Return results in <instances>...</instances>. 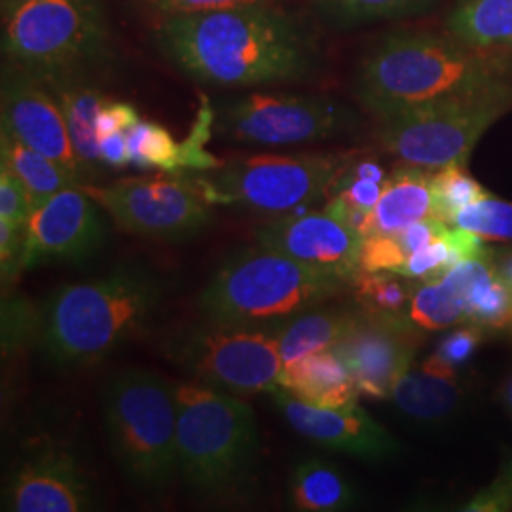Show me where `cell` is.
Masks as SVG:
<instances>
[{
    "label": "cell",
    "mask_w": 512,
    "mask_h": 512,
    "mask_svg": "<svg viewBox=\"0 0 512 512\" xmlns=\"http://www.w3.org/2000/svg\"><path fill=\"white\" fill-rule=\"evenodd\" d=\"M156 44L188 78L224 88L298 80L315 61L308 29L270 2L164 18Z\"/></svg>",
    "instance_id": "6da1fadb"
},
{
    "label": "cell",
    "mask_w": 512,
    "mask_h": 512,
    "mask_svg": "<svg viewBox=\"0 0 512 512\" xmlns=\"http://www.w3.org/2000/svg\"><path fill=\"white\" fill-rule=\"evenodd\" d=\"M164 277L143 264L57 289L38 315V344L59 368L103 361L152 323L167 296Z\"/></svg>",
    "instance_id": "7a4b0ae2"
},
{
    "label": "cell",
    "mask_w": 512,
    "mask_h": 512,
    "mask_svg": "<svg viewBox=\"0 0 512 512\" xmlns=\"http://www.w3.org/2000/svg\"><path fill=\"white\" fill-rule=\"evenodd\" d=\"M512 80V59L456 38L404 33L382 40L361 63L355 97L376 118Z\"/></svg>",
    "instance_id": "3957f363"
},
{
    "label": "cell",
    "mask_w": 512,
    "mask_h": 512,
    "mask_svg": "<svg viewBox=\"0 0 512 512\" xmlns=\"http://www.w3.org/2000/svg\"><path fill=\"white\" fill-rule=\"evenodd\" d=\"M349 287L329 270L298 262L266 247H243L228 256L200 294L211 321L277 327Z\"/></svg>",
    "instance_id": "277c9868"
},
{
    "label": "cell",
    "mask_w": 512,
    "mask_h": 512,
    "mask_svg": "<svg viewBox=\"0 0 512 512\" xmlns=\"http://www.w3.org/2000/svg\"><path fill=\"white\" fill-rule=\"evenodd\" d=\"M177 461L184 484L205 497L236 494L255 467V412L238 395L209 385L173 384Z\"/></svg>",
    "instance_id": "5b68a950"
},
{
    "label": "cell",
    "mask_w": 512,
    "mask_h": 512,
    "mask_svg": "<svg viewBox=\"0 0 512 512\" xmlns=\"http://www.w3.org/2000/svg\"><path fill=\"white\" fill-rule=\"evenodd\" d=\"M103 421L118 467L143 492H162L179 475L177 401L164 376L128 368L103 391Z\"/></svg>",
    "instance_id": "8992f818"
},
{
    "label": "cell",
    "mask_w": 512,
    "mask_h": 512,
    "mask_svg": "<svg viewBox=\"0 0 512 512\" xmlns=\"http://www.w3.org/2000/svg\"><path fill=\"white\" fill-rule=\"evenodd\" d=\"M109 48L101 0H27L4 19L2 52L8 63L48 88L86 78Z\"/></svg>",
    "instance_id": "52a82bcc"
},
{
    "label": "cell",
    "mask_w": 512,
    "mask_h": 512,
    "mask_svg": "<svg viewBox=\"0 0 512 512\" xmlns=\"http://www.w3.org/2000/svg\"><path fill=\"white\" fill-rule=\"evenodd\" d=\"M351 154H255L198 173L192 181L209 205L287 215L330 196Z\"/></svg>",
    "instance_id": "ba28073f"
},
{
    "label": "cell",
    "mask_w": 512,
    "mask_h": 512,
    "mask_svg": "<svg viewBox=\"0 0 512 512\" xmlns=\"http://www.w3.org/2000/svg\"><path fill=\"white\" fill-rule=\"evenodd\" d=\"M512 110V80L378 118V141L406 164L425 169L467 164L490 126Z\"/></svg>",
    "instance_id": "9c48e42d"
},
{
    "label": "cell",
    "mask_w": 512,
    "mask_h": 512,
    "mask_svg": "<svg viewBox=\"0 0 512 512\" xmlns=\"http://www.w3.org/2000/svg\"><path fill=\"white\" fill-rule=\"evenodd\" d=\"M164 355L196 382L238 397L274 393L285 368L274 327L211 319L173 332L165 340Z\"/></svg>",
    "instance_id": "30bf717a"
},
{
    "label": "cell",
    "mask_w": 512,
    "mask_h": 512,
    "mask_svg": "<svg viewBox=\"0 0 512 512\" xmlns=\"http://www.w3.org/2000/svg\"><path fill=\"white\" fill-rule=\"evenodd\" d=\"M215 131L228 143L289 147L325 141L357 128L359 118L340 101L317 95L245 93L224 99Z\"/></svg>",
    "instance_id": "8fae6325"
},
{
    "label": "cell",
    "mask_w": 512,
    "mask_h": 512,
    "mask_svg": "<svg viewBox=\"0 0 512 512\" xmlns=\"http://www.w3.org/2000/svg\"><path fill=\"white\" fill-rule=\"evenodd\" d=\"M177 175L129 177L109 186L82 184V188L128 234L184 241L207 228L213 213L196 183Z\"/></svg>",
    "instance_id": "7c38bea8"
},
{
    "label": "cell",
    "mask_w": 512,
    "mask_h": 512,
    "mask_svg": "<svg viewBox=\"0 0 512 512\" xmlns=\"http://www.w3.org/2000/svg\"><path fill=\"white\" fill-rule=\"evenodd\" d=\"M420 344V327L408 315L359 308L332 349L348 366L359 395L389 399L393 387L414 363Z\"/></svg>",
    "instance_id": "4fadbf2b"
},
{
    "label": "cell",
    "mask_w": 512,
    "mask_h": 512,
    "mask_svg": "<svg viewBox=\"0 0 512 512\" xmlns=\"http://www.w3.org/2000/svg\"><path fill=\"white\" fill-rule=\"evenodd\" d=\"M97 207L99 203L80 184L57 192L35 209L25 226L21 270L46 260L84 262L97 255L107 241Z\"/></svg>",
    "instance_id": "5bb4252c"
},
{
    "label": "cell",
    "mask_w": 512,
    "mask_h": 512,
    "mask_svg": "<svg viewBox=\"0 0 512 512\" xmlns=\"http://www.w3.org/2000/svg\"><path fill=\"white\" fill-rule=\"evenodd\" d=\"M0 107L4 131L63 165L80 183H86L74 154L65 114L54 92L42 80L14 63H6Z\"/></svg>",
    "instance_id": "9a60e30c"
},
{
    "label": "cell",
    "mask_w": 512,
    "mask_h": 512,
    "mask_svg": "<svg viewBox=\"0 0 512 512\" xmlns=\"http://www.w3.org/2000/svg\"><path fill=\"white\" fill-rule=\"evenodd\" d=\"M255 241L260 247L340 275L349 285L361 272L365 238L327 211L279 215L256 228Z\"/></svg>",
    "instance_id": "2e32d148"
},
{
    "label": "cell",
    "mask_w": 512,
    "mask_h": 512,
    "mask_svg": "<svg viewBox=\"0 0 512 512\" xmlns=\"http://www.w3.org/2000/svg\"><path fill=\"white\" fill-rule=\"evenodd\" d=\"M97 507L92 482L73 454L40 448L19 461L4 488L2 511L84 512Z\"/></svg>",
    "instance_id": "e0dca14e"
},
{
    "label": "cell",
    "mask_w": 512,
    "mask_h": 512,
    "mask_svg": "<svg viewBox=\"0 0 512 512\" xmlns=\"http://www.w3.org/2000/svg\"><path fill=\"white\" fill-rule=\"evenodd\" d=\"M272 395L279 416L296 435L317 446L370 461L393 458L401 450L393 435L357 403L344 408H319L302 403L283 387Z\"/></svg>",
    "instance_id": "ac0fdd59"
},
{
    "label": "cell",
    "mask_w": 512,
    "mask_h": 512,
    "mask_svg": "<svg viewBox=\"0 0 512 512\" xmlns=\"http://www.w3.org/2000/svg\"><path fill=\"white\" fill-rule=\"evenodd\" d=\"M389 399L408 418L437 423L448 418L461 401L458 370L444 365L433 353L420 366L408 368Z\"/></svg>",
    "instance_id": "d6986e66"
},
{
    "label": "cell",
    "mask_w": 512,
    "mask_h": 512,
    "mask_svg": "<svg viewBox=\"0 0 512 512\" xmlns=\"http://www.w3.org/2000/svg\"><path fill=\"white\" fill-rule=\"evenodd\" d=\"M281 387L302 403L319 408L351 406L359 395L348 366L332 348L315 351L285 366Z\"/></svg>",
    "instance_id": "ffe728a7"
},
{
    "label": "cell",
    "mask_w": 512,
    "mask_h": 512,
    "mask_svg": "<svg viewBox=\"0 0 512 512\" xmlns=\"http://www.w3.org/2000/svg\"><path fill=\"white\" fill-rule=\"evenodd\" d=\"M431 177L433 169L406 162L397 165L374 209V234H395L421 220L437 219Z\"/></svg>",
    "instance_id": "44dd1931"
},
{
    "label": "cell",
    "mask_w": 512,
    "mask_h": 512,
    "mask_svg": "<svg viewBox=\"0 0 512 512\" xmlns=\"http://www.w3.org/2000/svg\"><path fill=\"white\" fill-rule=\"evenodd\" d=\"M50 90L54 92L65 114L74 154L78 158L84 181L97 179L99 173L105 169L99 152L97 116L109 103L107 97L86 78L69 80Z\"/></svg>",
    "instance_id": "7402d4cb"
},
{
    "label": "cell",
    "mask_w": 512,
    "mask_h": 512,
    "mask_svg": "<svg viewBox=\"0 0 512 512\" xmlns=\"http://www.w3.org/2000/svg\"><path fill=\"white\" fill-rule=\"evenodd\" d=\"M359 308H311L294 315L293 319L274 327L275 340L283 365L321 351L334 348L346 334Z\"/></svg>",
    "instance_id": "603a6c76"
},
{
    "label": "cell",
    "mask_w": 512,
    "mask_h": 512,
    "mask_svg": "<svg viewBox=\"0 0 512 512\" xmlns=\"http://www.w3.org/2000/svg\"><path fill=\"white\" fill-rule=\"evenodd\" d=\"M355 499L348 478L323 459H304L294 465L289 476L287 501L294 511H346Z\"/></svg>",
    "instance_id": "cb8c5ba5"
},
{
    "label": "cell",
    "mask_w": 512,
    "mask_h": 512,
    "mask_svg": "<svg viewBox=\"0 0 512 512\" xmlns=\"http://www.w3.org/2000/svg\"><path fill=\"white\" fill-rule=\"evenodd\" d=\"M0 156L2 167L12 171L29 192L33 209L44 205L57 192L82 184L63 165L21 143L4 129L0 135Z\"/></svg>",
    "instance_id": "d4e9b609"
},
{
    "label": "cell",
    "mask_w": 512,
    "mask_h": 512,
    "mask_svg": "<svg viewBox=\"0 0 512 512\" xmlns=\"http://www.w3.org/2000/svg\"><path fill=\"white\" fill-rule=\"evenodd\" d=\"M448 35L480 50L511 46L512 0H459L448 18Z\"/></svg>",
    "instance_id": "484cf974"
},
{
    "label": "cell",
    "mask_w": 512,
    "mask_h": 512,
    "mask_svg": "<svg viewBox=\"0 0 512 512\" xmlns=\"http://www.w3.org/2000/svg\"><path fill=\"white\" fill-rule=\"evenodd\" d=\"M408 317L420 329H448L467 323V302L444 277L418 281Z\"/></svg>",
    "instance_id": "4316f807"
},
{
    "label": "cell",
    "mask_w": 512,
    "mask_h": 512,
    "mask_svg": "<svg viewBox=\"0 0 512 512\" xmlns=\"http://www.w3.org/2000/svg\"><path fill=\"white\" fill-rule=\"evenodd\" d=\"M414 279L391 272H359L351 281L355 302L361 310L389 315H408L416 291Z\"/></svg>",
    "instance_id": "83f0119b"
},
{
    "label": "cell",
    "mask_w": 512,
    "mask_h": 512,
    "mask_svg": "<svg viewBox=\"0 0 512 512\" xmlns=\"http://www.w3.org/2000/svg\"><path fill=\"white\" fill-rule=\"evenodd\" d=\"M129 165L137 169H160L179 173V143L160 124L139 120L126 131Z\"/></svg>",
    "instance_id": "f1b7e54d"
},
{
    "label": "cell",
    "mask_w": 512,
    "mask_h": 512,
    "mask_svg": "<svg viewBox=\"0 0 512 512\" xmlns=\"http://www.w3.org/2000/svg\"><path fill=\"white\" fill-rule=\"evenodd\" d=\"M433 186V198H435V209L437 219L444 222H452L459 211L476 200L484 198L488 192L484 186L476 183L475 179L467 173L465 165L454 164L433 169L431 177Z\"/></svg>",
    "instance_id": "f546056e"
},
{
    "label": "cell",
    "mask_w": 512,
    "mask_h": 512,
    "mask_svg": "<svg viewBox=\"0 0 512 512\" xmlns=\"http://www.w3.org/2000/svg\"><path fill=\"white\" fill-rule=\"evenodd\" d=\"M450 224L473 232L486 241H512V203L486 194L463 207Z\"/></svg>",
    "instance_id": "4dcf8cb0"
},
{
    "label": "cell",
    "mask_w": 512,
    "mask_h": 512,
    "mask_svg": "<svg viewBox=\"0 0 512 512\" xmlns=\"http://www.w3.org/2000/svg\"><path fill=\"white\" fill-rule=\"evenodd\" d=\"M217 122V109L211 101L202 95L200 109L188 137L179 143V173L192 171V173H205L217 169L222 162L217 160L211 152L205 150L207 141L211 139Z\"/></svg>",
    "instance_id": "1f68e13d"
},
{
    "label": "cell",
    "mask_w": 512,
    "mask_h": 512,
    "mask_svg": "<svg viewBox=\"0 0 512 512\" xmlns=\"http://www.w3.org/2000/svg\"><path fill=\"white\" fill-rule=\"evenodd\" d=\"M512 321V293L495 277L478 287L467 302V325L482 330L507 327Z\"/></svg>",
    "instance_id": "d6a6232c"
},
{
    "label": "cell",
    "mask_w": 512,
    "mask_h": 512,
    "mask_svg": "<svg viewBox=\"0 0 512 512\" xmlns=\"http://www.w3.org/2000/svg\"><path fill=\"white\" fill-rule=\"evenodd\" d=\"M321 4L332 18L344 23H357L391 18L414 6L416 0H321Z\"/></svg>",
    "instance_id": "836d02e7"
},
{
    "label": "cell",
    "mask_w": 512,
    "mask_h": 512,
    "mask_svg": "<svg viewBox=\"0 0 512 512\" xmlns=\"http://www.w3.org/2000/svg\"><path fill=\"white\" fill-rule=\"evenodd\" d=\"M408 255L404 251L399 234H372L363 241L361 251V272H397Z\"/></svg>",
    "instance_id": "e575fe53"
},
{
    "label": "cell",
    "mask_w": 512,
    "mask_h": 512,
    "mask_svg": "<svg viewBox=\"0 0 512 512\" xmlns=\"http://www.w3.org/2000/svg\"><path fill=\"white\" fill-rule=\"evenodd\" d=\"M33 203L18 177L6 167L0 169V219L27 226L33 215Z\"/></svg>",
    "instance_id": "d590c367"
},
{
    "label": "cell",
    "mask_w": 512,
    "mask_h": 512,
    "mask_svg": "<svg viewBox=\"0 0 512 512\" xmlns=\"http://www.w3.org/2000/svg\"><path fill=\"white\" fill-rule=\"evenodd\" d=\"M148 10L158 14L160 18L183 16V14H200V12H217L232 10L241 6L266 4L272 0H143Z\"/></svg>",
    "instance_id": "8d00e7d4"
},
{
    "label": "cell",
    "mask_w": 512,
    "mask_h": 512,
    "mask_svg": "<svg viewBox=\"0 0 512 512\" xmlns=\"http://www.w3.org/2000/svg\"><path fill=\"white\" fill-rule=\"evenodd\" d=\"M484 338V330L478 329L475 325H467L448 334L439 344L435 351L437 359L444 365L450 366L452 370H458L459 366L465 365L480 346Z\"/></svg>",
    "instance_id": "74e56055"
},
{
    "label": "cell",
    "mask_w": 512,
    "mask_h": 512,
    "mask_svg": "<svg viewBox=\"0 0 512 512\" xmlns=\"http://www.w3.org/2000/svg\"><path fill=\"white\" fill-rule=\"evenodd\" d=\"M25 249V226L0 219V266L2 279H12L21 270V256Z\"/></svg>",
    "instance_id": "f35d334b"
},
{
    "label": "cell",
    "mask_w": 512,
    "mask_h": 512,
    "mask_svg": "<svg viewBox=\"0 0 512 512\" xmlns=\"http://www.w3.org/2000/svg\"><path fill=\"white\" fill-rule=\"evenodd\" d=\"M512 509L511 469L495 478L494 482L480 490L465 507L467 512H501Z\"/></svg>",
    "instance_id": "ab89813d"
},
{
    "label": "cell",
    "mask_w": 512,
    "mask_h": 512,
    "mask_svg": "<svg viewBox=\"0 0 512 512\" xmlns=\"http://www.w3.org/2000/svg\"><path fill=\"white\" fill-rule=\"evenodd\" d=\"M139 112L129 105V103H120V101H109L97 116V135L107 137L112 133H120V131H128L139 122Z\"/></svg>",
    "instance_id": "60d3db41"
},
{
    "label": "cell",
    "mask_w": 512,
    "mask_h": 512,
    "mask_svg": "<svg viewBox=\"0 0 512 512\" xmlns=\"http://www.w3.org/2000/svg\"><path fill=\"white\" fill-rule=\"evenodd\" d=\"M99 152L105 167L110 169H124L129 165L128 139L126 131L112 133L99 139Z\"/></svg>",
    "instance_id": "b9f144b4"
},
{
    "label": "cell",
    "mask_w": 512,
    "mask_h": 512,
    "mask_svg": "<svg viewBox=\"0 0 512 512\" xmlns=\"http://www.w3.org/2000/svg\"><path fill=\"white\" fill-rule=\"evenodd\" d=\"M495 275L512 293V249L494 251Z\"/></svg>",
    "instance_id": "7bdbcfd3"
},
{
    "label": "cell",
    "mask_w": 512,
    "mask_h": 512,
    "mask_svg": "<svg viewBox=\"0 0 512 512\" xmlns=\"http://www.w3.org/2000/svg\"><path fill=\"white\" fill-rule=\"evenodd\" d=\"M499 397H501V403L505 404L507 412L512 416V374L505 380V384L501 385Z\"/></svg>",
    "instance_id": "ee69618b"
},
{
    "label": "cell",
    "mask_w": 512,
    "mask_h": 512,
    "mask_svg": "<svg viewBox=\"0 0 512 512\" xmlns=\"http://www.w3.org/2000/svg\"><path fill=\"white\" fill-rule=\"evenodd\" d=\"M23 2H27V0H0V6H2V18H10V16L18 10L19 6H21Z\"/></svg>",
    "instance_id": "f6af8a7d"
},
{
    "label": "cell",
    "mask_w": 512,
    "mask_h": 512,
    "mask_svg": "<svg viewBox=\"0 0 512 512\" xmlns=\"http://www.w3.org/2000/svg\"><path fill=\"white\" fill-rule=\"evenodd\" d=\"M509 469H511V476H512V463L509 465Z\"/></svg>",
    "instance_id": "bcb514c9"
}]
</instances>
